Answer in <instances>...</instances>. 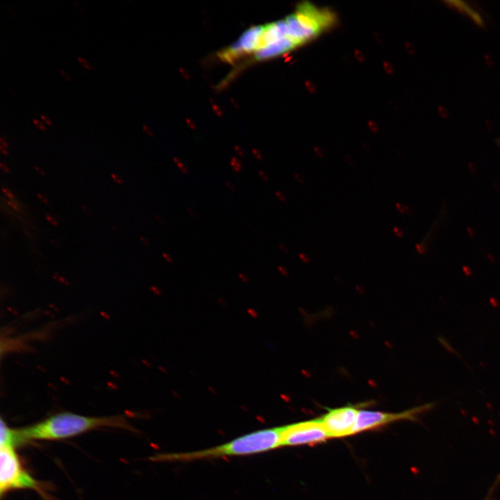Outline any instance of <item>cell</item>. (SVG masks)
<instances>
[{"mask_svg":"<svg viewBox=\"0 0 500 500\" xmlns=\"http://www.w3.org/2000/svg\"><path fill=\"white\" fill-rule=\"evenodd\" d=\"M77 60L79 62L80 65L82 67H83L85 69L90 70L93 68L92 65L90 64V62L85 58L81 57V56H78Z\"/></svg>","mask_w":500,"mask_h":500,"instance_id":"cell-10","label":"cell"},{"mask_svg":"<svg viewBox=\"0 0 500 500\" xmlns=\"http://www.w3.org/2000/svg\"><path fill=\"white\" fill-rule=\"evenodd\" d=\"M40 117L42 119V120L43 121V122H44L46 124L49 125V126L52 125L51 121L47 116H45L44 115H40Z\"/></svg>","mask_w":500,"mask_h":500,"instance_id":"cell-18","label":"cell"},{"mask_svg":"<svg viewBox=\"0 0 500 500\" xmlns=\"http://www.w3.org/2000/svg\"><path fill=\"white\" fill-rule=\"evenodd\" d=\"M2 190H3V192L5 193V194H6L7 197H10V199H13V198H14L13 194L10 192V190H7V189H5V188H2Z\"/></svg>","mask_w":500,"mask_h":500,"instance_id":"cell-21","label":"cell"},{"mask_svg":"<svg viewBox=\"0 0 500 500\" xmlns=\"http://www.w3.org/2000/svg\"><path fill=\"white\" fill-rule=\"evenodd\" d=\"M330 438L319 418L283 426L281 446L318 443Z\"/></svg>","mask_w":500,"mask_h":500,"instance_id":"cell-4","label":"cell"},{"mask_svg":"<svg viewBox=\"0 0 500 500\" xmlns=\"http://www.w3.org/2000/svg\"><path fill=\"white\" fill-rule=\"evenodd\" d=\"M225 184H226V187L228 188V189L230 191H231V192H234V191H235V185H234L233 183H232L230 182V181H226V183H225Z\"/></svg>","mask_w":500,"mask_h":500,"instance_id":"cell-19","label":"cell"},{"mask_svg":"<svg viewBox=\"0 0 500 500\" xmlns=\"http://www.w3.org/2000/svg\"><path fill=\"white\" fill-rule=\"evenodd\" d=\"M59 72L67 81H72V78L67 72L60 69H59Z\"/></svg>","mask_w":500,"mask_h":500,"instance_id":"cell-13","label":"cell"},{"mask_svg":"<svg viewBox=\"0 0 500 500\" xmlns=\"http://www.w3.org/2000/svg\"><path fill=\"white\" fill-rule=\"evenodd\" d=\"M46 218H47V219L49 220L53 225H54V226H58V222H57L56 220L53 219V218H52L51 216H50V215H46Z\"/></svg>","mask_w":500,"mask_h":500,"instance_id":"cell-22","label":"cell"},{"mask_svg":"<svg viewBox=\"0 0 500 500\" xmlns=\"http://www.w3.org/2000/svg\"><path fill=\"white\" fill-rule=\"evenodd\" d=\"M275 195L280 201H281V202L285 201L286 197L282 192H281L279 190H276L275 192Z\"/></svg>","mask_w":500,"mask_h":500,"instance_id":"cell-14","label":"cell"},{"mask_svg":"<svg viewBox=\"0 0 500 500\" xmlns=\"http://www.w3.org/2000/svg\"><path fill=\"white\" fill-rule=\"evenodd\" d=\"M140 240H141L145 245H147V246H149V243L147 241V240H146L144 238L140 236Z\"/></svg>","mask_w":500,"mask_h":500,"instance_id":"cell-31","label":"cell"},{"mask_svg":"<svg viewBox=\"0 0 500 500\" xmlns=\"http://www.w3.org/2000/svg\"><path fill=\"white\" fill-rule=\"evenodd\" d=\"M34 168L37 172H39V173L41 174L42 175H45V173L42 171H40V169L38 167L35 166Z\"/></svg>","mask_w":500,"mask_h":500,"instance_id":"cell-32","label":"cell"},{"mask_svg":"<svg viewBox=\"0 0 500 500\" xmlns=\"http://www.w3.org/2000/svg\"><path fill=\"white\" fill-rule=\"evenodd\" d=\"M258 174H259V176L260 177V178H261L263 181L267 182V181H269V177H268V175H267V174L266 172L260 170V171H259Z\"/></svg>","mask_w":500,"mask_h":500,"instance_id":"cell-15","label":"cell"},{"mask_svg":"<svg viewBox=\"0 0 500 500\" xmlns=\"http://www.w3.org/2000/svg\"><path fill=\"white\" fill-rule=\"evenodd\" d=\"M262 29L263 26H256L247 29L237 41L223 51L222 58L232 60L241 54L255 53L261 47Z\"/></svg>","mask_w":500,"mask_h":500,"instance_id":"cell-7","label":"cell"},{"mask_svg":"<svg viewBox=\"0 0 500 500\" xmlns=\"http://www.w3.org/2000/svg\"><path fill=\"white\" fill-rule=\"evenodd\" d=\"M393 231H394V233H395V235H396L397 236H398V237H401V235H402V232H401V231L399 228H397V227H394V228H393Z\"/></svg>","mask_w":500,"mask_h":500,"instance_id":"cell-24","label":"cell"},{"mask_svg":"<svg viewBox=\"0 0 500 500\" xmlns=\"http://www.w3.org/2000/svg\"><path fill=\"white\" fill-rule=\"evenodd\" d=\"M188 212L190 214V216L193 217H197V215L194 212V211L191 208H188Z\"/></svg>","mask_w":500,"mask_h":500,"instance_id":"cell-28","label":"cell"},{"mask_svg":"<svg viewBox=\"0 0 500 500\" xmlns=\"http://www.w3.org/2000/svg\"><path fill=\"white\" fill-rule=\"evenodd\" d=\"M231 166L232 167L233 169L236 173L240 172V171H241V169H242V164H241V162H240V160H238L237 158H233L231 159Z\"/></svg>","mask_w":500,"mask_h":500,"instance_id":"cell-9","label":"cell"},{"mask_svg":"<svg viewBox=\"0 0 500 500\" xmlns=\"http://www.w3.org/2000/svg\"><path fill=\"white\" fill-rule=\"evenodd\" d=\"M0 166H1V169L3 170L5 172H7V173L10 172V170L8 168V167L3 162H1Z\"/></svg>","mask_w":500,"mask_h":500,"instance_id":"cell-27","label":"cell"},{"mask_svg":"<svg viewBox=\"0 0 500 500\" xmlns=\"http://www.w3.org/2000/svg\"><path fill=\"white\" fill-rule=\"evenodd\" d=\"M0 143H1V147H5V148L8 147V144H7L6 140L3 137L0 138Z\"/></svg>","mask_w":500,"mask_h":500,"instance_id":"cell-26","label":"cell"},{"mask_svg":"<svg viewBox=\"0 0 500 500\" xmlns=\"http://www.w3.org/2000/svg\"><path fill=\"white\" fill-rule=\"evenodd\" d=\"M278 247H279V249L284 253H288L289 250L285 244L281 243V244H279Z\"/></svg>","mask_w":500,"mask_h":500,"instance_id":"cell-23","label":"cell"},{"mask_svg":"<svg viewBox=\"0 0 500 500\" xmlns=\"http://www.w3.org/2000/svg\"><path fill=\"white\" fill-rule=\"evenodd\" d=\"M294 176L298 183H299L301 184L304 183V182H305L304 178L300 174L295 172L294 174Z\"/></svg>","mask_w":500,"mask_h":500,"instance_id":"cell-16","label":"cell"},{"mask_svg":"<svg viewBox=\"0 0 500 500\" xmlns=\"http://www.w3.org/2000/svg\"><path fill=\"white\" fill-rule=\"evenodd\" d=\"M299 258L301 260V261L303 262H305V263H308V262H310V258H309V257H308L306 254H305V253H300L299 254Z\"/></svg>","mask_w":500,"mask_h":500,"instance_id":"cell-17","label":"cell"},{"mask_svg":"<svg viewBox=\"0 0 500 500\" xmlns=\"http://www.w3.org/2000/svg\"><path fill=\"white\" fill-rule=\"evenodd\" d=\"M283 430V426L260 429L210 448L159 453L150 459L156 462H190L261 453L281 447Z\"/></svg>","mask_w":500,"mask_h":500,"instance_id":"cell-2","label":"cell"},{"mask_svg":"<svg viewBox=\"0 0 500 500\" xmlns=\"http://www.w3.org/2000/svg\"><path fill=\"white\" fill-rule=\"evenodd\" d=\"M38 197L43 202L46 203H49L48 199H46V198L44 199L41 194H38Z\"/></svg>","mask_w":500,"mask_h":500,"instance_id":"cell-30","label":"cell"},{"mask_svg":"<svg viewBox=\"0 0 500 500\" xmlns=\"http://www.w3.org/2000/svg\"><path fill=\"white\" fill-rule=\"evenodd\" d=\"M111 176L112 177V178L115 180V181L117 183H118V184L123 183V181L121 179H119V178H117V176L115 174H111Z\"/></svg>","mask_w":500,"mask_h":500,"instance_id":"cell-25","label":"cell"},{"mask_svg":"<svg viewBox=\"0 0 500 500\" xmlns=\"http://www.w3.org/2000/svg\"><path fill=\"white\" fill-rule=\"evenodd\" d=\"M356 406H346L329 410L319 418L330 438L352 434L358 413Z\"/></svg>","mask_w":500,"mask_h":500,"instance_id":"cell-6","label":"cell"},{"mask_svg":"<svg viewBox=\"0 0 500 500\" xmlns=\"http://www.w3.org/2000/svg\"><path fill=\"white\" fill-rule=\"evenodd\" d=\"M32 122H33V124H35V126L39 130H40V131H45V130H46V128H45L44 125L42 124V122L39 121V120L37 119H32Z\"/></svg>","mask_w":500,"mask_h":500,"instance_id":"cell-12","label":"cell"},{"mask_svg":"<svg viewBox=\"0 0 500 500\" xmlns=\"http://www.w3.org/2000/svg\"><path fill=\"white\" fill-rule=\"evenodd\" d=\"M0 430V446H10L14 448L19 446L17 435V428L9 427L3 419H1Z\"/></svg>","mask_w":500,"mask_h":500,"instance_id":"cell-8","label":"cell"},{"mask_svg":"<svg viewBox=\"0 0 500 500\" xmlns=\"http://www.w3.org/2000/svg\"><path fill=\"white\" fill-rule=\"evenodd\" d=\"M432 404L415 407L401 412H385L381 411L359 410L352 434L376 428L401 419H414L417 415L426 410Z\"/></svg>","mask_w":500,"mask_h":500,"instance_id":"cell-5","label":"cell"},{"mask_svg":"<svg viewBox=\"0 0 500 500\" xmlns=\"http://www.w3.org/2000/svg\"><path fill=\"white\" fill-rule=\"evenodd\" d=\"M102 427L135 431L122 415L91 417L62 412L26 427L17 428V433L22 446L33 440L66 439Z\"/></svg>","mask_w":500,"mask_h":500,"instance_id":"cell-1","label":"cell"},{"mask_svg":"<svg viewBox=\"0 0 500 500\" xmlns=\"http://www.w3.org/2000/svg\"><path fill=\"white\" fill-rule=\"evenodd\" d=\"M162 256L167 262L170 263L173 262V258L168 253H162Z\"/></svg>","mask_w":500,"mask_h":500,"instance_id":"cell-20","label":"cell"},{"mask_svg":"<svg viewBox=\"0 0 500 500\" xmlns=\"http://www.w3.org/2000/svg\"><path fill=\"white\" fill-rule=\"evenodd\" d=\"M15 448L0 446V496L22 489H30L38 492L43 498L51 500L44 482L36 480L23 467Z\"/></svg>","mask_w":500,"mask_h":500,"instance_id":"cell-3","label":"cell"},{"mask_svg":"<svg viewBox=\"0 0 500 500\" xmlns=\"http://www.w3.org/2000/svg\"><path fill=\"white\" fill-rule=\"evenodd\" d=\"M174 162L176 164V165L178 166L180 171L183 174H187L188 173V170L187 167H185V165L184 164H183L179 160L175 159Z\"/></svg>","mask_w":500,"mask_h":500,"instance_id":"cell-11","label":"cell"},{"mask_svg":"<svg viewBox=\"0 0 500 500\" xmlns=\"http://www.w3.org/2000/svg\"><path fill=\"white\" fill-rule=\"evenodd\" d=\"M0 150H1V152L3 154L6 155V156L8 154V151L6 150V149L5 147H3L1 146V147H0Z\"/></svg>","mask_w":500,"mask_h":500,"instance_id":"cell-29","label":"cell"}]
</instances>
